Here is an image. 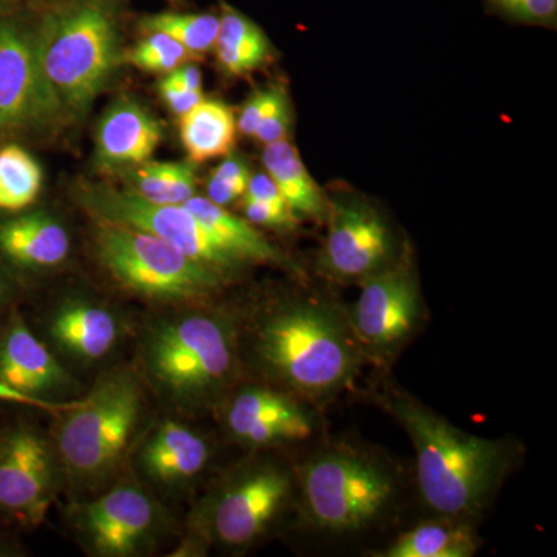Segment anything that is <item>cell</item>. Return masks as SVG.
Instances as JSON below:
<instances>
[{"label": "cell", "mask_w": 557, "mask_h": 557, "mask_svg": "<svg viewBox=\"0 0 557 557\" xmlns=\"http://www.w3.org/2000/svg\"><path fill=\"white\" fill-rule=\"evenodd\" d=\"M51 339L70 358L94 362L108 357L119 344L120 319L90 300H69L51 317Z\"/></svg>", "instance_id": "cell-18"}, {"label": "cell", "mask_w": 557, "mask_h": 557, "mask_svg": "<svg viewBox=\"0 0 557 557\" xmlns=\"http://www.w3.org/2000/svg\"><path fill=\"white\" fill-rule=\"evenodd\" d=\"M295 475L300 515L319 533H364L386 522L401 502L397 465L354 443H330L300 463Z\"/></svg>", "instance_id": "cell-3"}, {"label": "cell", "mask_w": 557, "mask_h": 557, "mask_svg": "<svg viewBox=\"0 0 557 557\" xmlns=\"http://www.w3.org/2000/svg\"><path fill=\"white\" fill-rule=\"evenodd\" d=\"M132 193L159 205H183L196 196L197 175L188 163H145L123 170Z\"/></svg>", "instance_id": "cell-26"}, {"label": "cell", "mask_w": 557, "mask_h": 557, "mask_svg": "<svg viewBox=\"0 0 557 557\" xmlns=\"http://www.w3.org/2000/svg\"><path fill=\"white\" fill-rule=\"evenodd\" d=\"M40 78L33 36L0 20V132L27 129L57 119Z\"/></svg>", "instance_id": "cell-15"}, {"label": "cell", "mask_w": 557, "mask_h": 557, "mask_svg": "<svg viewBox=\"0 0 557 557\" xmlns=\"http://www.w3.org/2000/svg\"><path fill=\"white\" fill-rule=\"evenodd\" d=\"M274 87L270 89L252 91L251 97L245 101L240 110L239 120H237V129L247 137H255L259 124L263 116L269 112L271 101H273Z\"/></svg>", "instance_id": "cell-34"}, {"label": "cell", "mask_w": 557, "mask_h": 557, "mask_svg": "<svg viewBox=\"0 0 557 557\" xmlns=\"http://www.w3.org/2000/svg\"><path fill=\"white\" fill-rule=\"evenodd\" d=\"M75 193L81 207L98 222L153 234L225 277L247 267L183 205L152 203L106 183H79Z\"/></svg>", "instance_id": "cell-10"}, {"label": "cell", "mask_w": 557, "mask_h": 557, "mask_svg": "<svg viewBox=\"0 0 557 557\" xmlns=\"http://www.w3.org/2000/svg\"><path fill=\"white\" fill-rule=\"evenodd\" d=\"M143 30L160 32L182 44L194 57L214 50L220 17L215 14L159 13L141 22Z\"/></svg>", "instance_id": "cell-28"}, {"label": "cell", "mask_w": 557, "mask_h": 557, "mask_svg": "<svg viewBox=\"0 0 557 557\" xmlns=\"http://www.w3.org/2000/svg\"><path fill=\"white\" fill-rule=\"evenodd\" d=\"M494 10L523 24L555 25L557 0H487Z\"/></svg>", "instance_id": "cell-31"}, {"label": "cell", "mask_w": 557, "mask_h": 557, "mask_svg": "<svg viewBox=\"0 0 557 557\" xmlns=\"http://www.w3.org/2000/svg\"><path fill=\"white\" fill-rule=\"evenodd\" d=\"M148 33L124 58L134 67L146 72L170 73L193 60L194 54L171 36L160 32Z\"/></svg>", "instance_id": "cell-29"}, {"label": "cell", "mask_w": 557, "mask_h": 557, "mask_svg": "<svg viewBox=\"0 0 557 557\" xmlns=\"http://www.w3.org/2000/svg\"><path fill=\"white\" fill-rule=\"evenodd\" d=\"M242 199H251L267 201V203L281 205V207H288L281 190H278L274 180L270 177L267 172L249 177L247 190H245ZM289 208V207H288Z\"/></svg>", "instance_id": "cell-36"}, {"label": "cell", "mask_w": 557, "mask_h": 557, "mask_svg": "<svg viewBox=\"0 0 557 557\" xmlns=\"http://www.w3.org/2000/svg\"><path fill=\"white\" fill-rule=\"evenodd\" d=\"M170 2L175 3L178 2V0H170Z\"/></svg>", "instance_id": "cell-40"}, {"label": "cell", "mask_w": 557, "mask_h": 557, "mask_svg": "<svg viewBox=\"0 0 557 557\" xmlns=\"http://www.w3.org/2000/svg\"><path fill=\"white\" fill-rule=\"evenodd\" d=\"M236 132L234 110L218 100H201L180 121V137L190 163L196 164L228 156Z\"/></svg>", "instance_id": "cell-24"}, {"label": "cell", "mask_w": 557, "mask_h": 557, "mask_svg": "<svg viewBox=\"0 0 557 557\" xmlns=\"http://www.w3.org/2000/svg\"><path fill=\"white\" fill-rule=\"evenodd\" d=\"M245 219L252 225L265 226L277 231H295L298 215L288 207L267 203V201L242 199Z\"/></svg>", "instance_id": "cell-33"}, {"label": "cell", "mask_w": 557, "mask_h": 557, "mask_svg": "<svg viewBox=\"0 0 557 557\" xmlns=\"http://www.w3.org/2000/svg\"><path fill=\"white\" fill-rule=\"evenodd\" d=\"M251 339L260 369L313 408L350 387L368 362L347 310L319 296L271 304L256 318Z\"/></svg>", "instance_id": "cell-2"}, {"label": "cell", "mask_w": 557, "mask_h": 557, "mask_svg": "<svg viewBox=\"0 0 557 557\" xmlns=\"http://www.w3.org/2000/svg\"><path fill=\"white\" fill-rule=\"evenodd\" d=\"M0 384L47 405H62L75 381L49 347L14 314L0 333Z\"/></svg>", "instance_id": "cell-16"}, {"label": "cell", "mask_w": 557, "mask_h": 557, "mask_svg": "<svg viewBox=\"0 0 557 557\" xmlns=\"http://www.w3.org/2000/svg\"><path fill=\"white\" fill-rule=\"evenodd\" d=\"M183 207L189 209L233 255L244 260L247 265L267 263V265L298 271V267L281 249L274 247L247 219L231 214L228 209L212 203L207 197H190Z\"/></svg>", "instance_id": "cell-21"}, {"label": "cell", "mask_w": 557, "mask_h": 557, "mask_svg": "<svg viewBox=\"0 0 557 557\" xmlns=\"http://www.w3.org/2000/svg\"><path fill=\"white\" fill-rule=\"evenodd\" d=\"M329 233L319 270L339 284H361L391 265L397 249L394 233L379 208L354 194L327 200Z\"/></svg>", "instance_id": "cell-11"}, {"label": "cell", "mask_w": 557, "mask_h": 557, "mask_svg": "<svg viewBox=\"0 0 557 557\" xmlns=\"http://www.w3.org/2000/svg\"><path fill=\"white\" fill-rule=\"evenodd\" d=\"M211 448L203 435L177 421H163L143 446L139 463L153 482L177 485L208 467Z\"/></svg>", "instance_id": "cell-19"}, {"label": "cell", "mask_w": 557, "mask_h": 557, "mask_svg": "<svg viewBox=\"0 0 557 557\" xmlns=\"http://www.w3.org/2000/svg\"><path fill=\"white\" fill-rule=\"evenodd\" d=\"M0 399H2V401L16 403V405L32 406V408L47 410V412L57 413V416L72 408L73 403H75L73 399H70V401L62 403V405H47V403L38 401V399H33L27 397V395H22L20 392L13 391V388L3 386V384H0Z\"/></svg>", "instance_id": "cell-37"}, {"label": "cell", "mask_w": 557, "mask_h": 557, "mask_svg": "<svg viewBox=\"0 0 557 557\" xmlns=\"http://www.w3.org/2000/svg\"><path fill=\"white\" fill-rule=\"evenodd\" d=\"M159 91L163 101L166 102L168 108L175 113V115H185L190 109L196 108L201 100L203 94L200 90H189L185 87H180L177 84L171 83L170 79L164 78L161 81Z\"/></svg>", "instance_id": "cell-35"}, {"label": "cell", "mask_w": 557, "mask_h": 557, "mask_svg": "<svg viewBox=\"0 0 557 557\" xmlns=\"http://www.w3.org/2000/svg\"><path fill=\"white\" fill-rule=\"evenodd\" d=\"M249 177L247 163L239 157H228L212 171L207 183V199L219 207H228L244 197Z\"/></svg>", "instance_id": "cell-30"}, {"label": "cell", "mask_w": 557, "mask_h": 557, "mask_svg": "<svg viewBox=\"0 0 557 557\" xmlns=\"http://www.w3.org/2000/svg\"><path fill=\"white\" fill-rule=\"evenodd\" d=\"M289 126H292V108H289L287 91L274 86L273 101L262 123L259 124L255 137L262 145H271L281 139H287Z\"/></svg>", "instance_id": "cell-32"}, {"label": "cell", "mask_w": 557, "mask_h": 557, "mask_svg": "<svg viewBox=\"0 0 557 557\" xmlns=\"http://www.w3.org/2000/svg\"><path fill=\"white\" fill-rule=\"evenodd\" d=\"M95 249L102 269L129 292L161 302H203L228 277L170 242L129 226L98 223Z\"/></svg>", "instance_id": "cell-7"}, {"label": "cell", "mask_w": 557, "mask_h": 557, "mask_svg": "<svg viewBox=\"0 0 557 557\" xmlns=\"http://www.w3.org/2000/svg\"><path fill=\"white\" fill-rule=\"evenodd\" d=\"M380 401L412 443L418 494L428 511L478 522L515 468V443L469 434L401 388H387Z\"/></svg>", "instance_id": "cell-1"}, {"label": "cell", "mask_w": 557, "mask_h": 557, "mask_svg": "<svg viewBox=\"0 0 557 557\" xmlns=\"http://www.w3.org/2000/svg\"><path fill=\"white\" fill-rule=\"evenodd\" d=\"M166 78L180 87H185V89L201 91L200 70L197 65L189 64V62L172 70V72L168 73Z\"/></svg>", "instance_id": "cell-38"}, {"label": "cell", "mask_w": 557, "mask_h": 557, "mask_svg": "<svg viewBox=\"0 0 557 557\" xmlns=\"http://www.w3.org/2000/svg\"><path fill=\"white\" fill-rule=\"evenodd\" d=\"M42 188V170L17 145L0 149V209L16 212L30 207Z\"/></svg>", "instance_id": "cell-27"}, {"label": "cell", "mask_w": 557, "mask_h": 557, "mask_svg": "<svg viewBox=\"0 0 557 557\" xmlns=\"http://www.w3.org/2000/svg\"><path fill=\"white\" fill-rule=\"evenodd\" d=\"M150 380L186 408L219 401L239 366V329L228 313L189 311L150 329L145 343Z\"/></svg>", "instance_id": "cell-5"}, {"label": "cell", "mask_w": 557, "mask_h": 557, "mask_svg": "<svg viewBox=\"0 0 557 557\" xmlns=\"http://www.w3.org/2000/svg\"><path fill=\"white\" fill-rule=\"evenodd\" d=\"M33 44L58 116L86 112L123 58L108 0H72L47 14Z\"/></svg>", "instance_id": "cell-4"}, {"label": "cell", "mask_w": 557, "mask_h": 557, "mask_svg": "<svg viewBox=\"0 0 557 557\" xmlns=\"http://www.w3.org/2000/svg\"><path fill=\"white\" fill-rule=\"evenodd\" d=\"M296 502L295 469L258 460L234 471L201 508L200 530L225 548L255 544Z\"/></svg>", "instance_id": "cell-8"}, {"label": "cell", "mask_w": 557, "mask_h": 557, "mask_svg": "<svg viewBox=\"0 0 557 557\" xmlns=\"http://www.w3.org/2000/svg\"><path fill=\"white\" fill-rule=\"evenodd\" d=\"M57 450L38 431L0 435V512L27 525L46 519L58 490Z\"/></svg>", "instance_id": "cell-13"}, {"label": "cell", "mask_w": 557, "mask_h": 557, "mask_svg": "<svg viewBox=\"0 0 557 557\" xmlns=\"http://www.w3.org/2000/svg\"><path fill=\"white\" fill-rule=\"evenodd\" d=\"M163 527V511L148 491L120 483L76 512V528L91 555L131 557L152 545Z\"/></svg>", "instance_id": "cell-12"}, {"label": "cell", "mask_w": 557, "mask_h": 557, "mask_svg": "<svg viewBox=\"0 0 557 557\" xmlns=\"http://www.w3.org/2000/svg\"><path fill=\"white\" fill-rule=\"evenodd\" d=\"M143 410L139 381L127 370H115L60 413L54 450L76 486L91 490L108 482L129 448Z\"/></svg>", "instance_id": "cell-6"}, {"label": "cell", "mask_w": 557, "mask_h": 557, "mask_svg": "<svg viewBox=\"0 0 557 557\" xmlns=\"http://www.w3.org/2000/svg\"><path fill=\"white\" fill-rule=\"evenodd\" d=\"M215 53L220 67L231 76H245L262 67L271 57L265 33L244 13L222 3Z\"/></svg>", "instance_id": "cell-25"}, {"label": "cell", "mask_w": 557, "mask_h": 557, "mask_svg": "<svg viewBox=\"0 0 557 557\" xmlns=\"http://www.w3.org/2000/svg\"><path fill=\"white\" fill-rule=\"evenodd\" d=\"M0 252L24 269H53L69 258V231L46 212L2 220Z\"/></svg>", "instance_id": "cell-20"}, {"label": "cell", "mask_w": 557, "mask_h": 557, "mask_svg": "<svg viewBox=\"0 0 557 557\" xmlns=\"http://www.w3.org/2000/svg\"><path fill=\"white\" fill-rule=\"evenodd\" d=\"M267 174L276 183L296 215L322 222L327 218V200L311 177L298 149L288 139L267 145L262 153Z\"/></svg>", "instance_id": "cell-22"}, {"label": "cell", "mask_w": 557, "mask_h": 557, "mask_svg": "<svg viewBox=\"0 0 557 557\" xmlns=\"http://www.w3.org/2000/svg\"><path fill=\"white\" fill-rule=\"evenodd\" d=\"M231 437L248 448L306 442L317 434V408L285 391L240 388L223 412Z\"/></svg>", "instance_id": "cell-14"}, {"label": "cell", "mask_w": 557, "mask_h": 557, "mask_svg": "<svg viewBox=\"0 0 557 557\" xmlns=\"http://www.w3.org/2000/svg\"><path fill=\"white\" fill-rule=\"evenodd\" d=\"M474 523L446 518L424 520L399 534L379 557H469L478 553Z\"/></svg>", "instance_id": "cell-23"}, {"label": "cell", "mask_w": 557, "mask_h": 557, "mask_svg": "<svg viewBox=\"0 0 557 557\" xmlns=\"http://www.w3.org/2000/svg\"><path fill=\"white\" fill-rule=\"evenodd\" d=\"M357 302L347 310L366 361L388 364L416 336L424 319L416 260L409 245L386 269L361 282Z\"/></svg>", "instance_id": "cell-9"}, {"label": "cell", "mask_w": 557, "mask_h": 557, "mask_svg": "<svg viewBox=\"0 0 557 557\" xmlns=\"http://www.w3.org/2000/svg\"><path fill=\"white\" fill-rule=\"evenodd\" d=\"M3 298H5V287H3V282L0 281V306H2Z\"/></svg>", "instance_id": "cell-39"}, {"label": "cell", "mask_w": 557, "mask_h": 557, "mask_svg": "<svg viewBox=\"0 0 557 557\" xmlns=\"http://www.w3.org/2000/svg\"><path fill=\"white\" fill-rule=\"evenodd\" d=\"M160 121L131 98H121L102 116L97 156L102 166L127 170L145 163L160 145Z\"/></svg>", "instance_id": "cell-17"}]
</instances>
